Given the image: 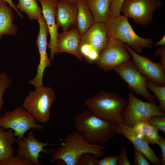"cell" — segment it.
<instances>
[{"instance_id":"f546056e","label":"cell","mask_w":165,"mask_h":165,"mask_svg":"<svg viewBox=\"0 0 165 165\" xmlns=\"http://www.w3.org/2000/svg\"><path fill=\"white\" fill-rule=\"evenodd\" d=\"M125 0H111L110 17H115L120 14L121 6Z\"/></svg>"},{"instance_id":"f1b7e54d","label":"cell","mask_w":165,"mask_h":165,"mask_svg":"<svg viewBox=\"0 0 165 165\" xmlns=\"http://www.w3.org/2000/svg\"><path fill=\"white\" fill-rule=\"evenodd\" d=\"M0 165H33L29 161L14 155L5 161L0 162Z\"/></svg>"},{"instance_id":"cb8c5ba5","label":"cell","mask_w":165,"mask_h":165,"mask_svg":"<svg viewBox=\"0 0 165 165\" xmlns=\"http://www.w3.org/2000/svg\"><path fill=\"white\" fill-rule=\"evenodd\" d=\"M147 88L151 90L155 94L159 101L158 106L165 112V86H160L153 83L149 79L146 82Z\"/></svg>"},{"instance_id":"f35d334b","label":"cell","mask_w":165,"mask_h":165,"mask_svg":"<svg viewBox=\"0 0 165 165\" xmlns=\"http://www.w3.org/2000/svg\"><path fill=\"white\" fill-rule=\"evenodd\" d=\"M165 45V35H164L162 38L155 44L156 46H163Z\"/></svg>"},{"instance_id":"7a4b0ae2","label":"cell","mask_w":165,"mask_h":165,"mask_svg":"<svg viewBox=\"0 0 165 165\" xmlns=\"http://www.w3.org/2000/svg\"><path fill=\"white\" fill-rule=\"evenodd\" d=\"M76 130L87 142L94 145L108 143L117 133L118 125L103 120L89 110L79 112L74 118Z\"/></svg>"},{"instance_id":"2e32d148","label":"cell","mask_w":165,"mask_h":165,"mask_svg":"<svg viewBox=\"0 0 165 165\" xmlns=\"http://www.w3.org/2000/svg\"><path fill=\"white\" fill-rule=\"evenodd\" d=\"M77 14L76 3H70L62 0L58 1L56 16V22L58 28H61L63 31L76 28Z\"/></svg>"},{"instance_id":"1f68e13d","label":"cell","mask_w":165,"mask_h":165,"mask_svg":"<svg viewBox=\"0 0 165 165\" xmlns=\"http://www.w3.org/2000/svg\"><path fill=\"white\" fill-rule=\"evenodd\" d=\"M134 148V158L133 163L135 165H149L143 154L136 148Z\"/></svg>"},{"instance_id":"d590c367","label":"cell","mask_w":165,"mask_h":165,"mask_svg":"<svg viewBox=\"0 0 165 165\" xmlns=\"http://www.w3.org/2000/svg\"><path fill=\"white\" fill-rule=\"evenodd\" d=\"M0 1H4L6 2L17 13L19 16L21 18H23V16L19 10L17 9L16 5L14 4L12 0H0Z\"/></svg>"},{"instance_id":"4316f807","label":"cell","mask_w":165,"mask_h":165,"mask_svg":"<svg viewBox=\"0 0 165 165\" xmlns=\"http://www.w3.org/2000/svg\"><path fill=\"white\" fill-rule=\"evenodd\" d=\"M149 124L165 133V116H156L148 120Z\"/></svg>"},{"instance_id":"5b68a950","label":"cell","mask_w":165,"mask_h":165,"mask_svg":"<svg viewBox=\"0 0 165 165\" xmlns=\"http://www.w3.org/2000/svg\"><path fill=\"white\" fill-rule=\"evenodd\" d=\"M56 98L52 88L43 86L30 92L25 97L22 106L37 121L45 123L50 119V109Z\"/></svg>"},{"instance_id":"5bb4252c","label":"cell","mask_w":165,"mask_h":165,"mask_svg":"<svg viewBox=\"0 0 165 165\" xmlns=\"http://www.w3.org/2000/svg\"><path fill=\"white\" fill-rule=\"evenodd\" d=\"M42 6V14L50 35L48 47L50 50V59H53L56 53V46L59 34L56 22L57 6L58 0H37Z\"/></svg>"},{"instance_id":"4dcf8cb0","label":"cell","mask_w":165,"mask_h":165,"mask_svg":"<svg viewBox=\"0 0 165 165\" xmlns=\"http://www.w3.org/2000/svg\"><path fill=\"white\" fill-rule=\"evenodd\" d=\"M98 159L91 153H86L80 159L79 165H97V161Z\"/></svg>"},{"instance_id":"8d00e7d4","label":"cell","mask_w":165,"mask_h":165,"mask_svg":"<svg viewBox=\"0 0 165 165\" xmlns=\"http://www.w3.org/2000/svg\"><path fill=\"white\" fill-rule=\"evenodd\" d=\"M119 156H110L108 165H118Z\"/></svg>"},{"instance_id":"9a60e30c","label":"cell","mask_w":165,"mask_h":165,"mask_svg":"<svg viewBox=\"0 0 165 165\" xmlns=\"http://www.w3.org/2000/svg\"><path fill=\"white\" fill-rule=\"evenodd\" d=\"M81 37L76 27L59 33L56 46V54L67 53L82 60V57L79 51Z\"/></svg>"},{"instance_id":"484cf974","label":"cell","mask_w":165,"mask_h":165,"mask_svg":"<svg viewBox=\"0 0 165 165\" xmlns=\"http://www.w3.org/2000/svg\"><path fill=\"white\" fill-rule=\"evenodd\" d=\"M158 129L148 123L144 139L148 144H157L160 136L158 134Z\"/></svg>"},{"instance_id":"7c38bea8","label":"cell","mask_w":165,"mask_h":165,"mask_svg":"<svg viewBox=\"0 0 165 165\" xmlns=\"http://www.w3.org/2000/svg\"><path fill=\"white\" fill-rule=\"evenodd\" d=\"M124 44L138 71L154 84L165 86V66L160 62H153L147 56L139 54Z\"/></svg>"},{"instance_id":"d6986e66","label":"cell","mask_w":165,"mask_h":165,"mask_svg":"<svg viewBox=\"0 0 165 165\" xmlns=\"http://www.w3.org/2000/svg\"><path fill=\"white\" fill-rule=\"evenodd\" d=\"M14 19L12 8L6 2L0 1V40L3 35H16L18 28L13 23Z\"/></svg>"},{"instance_id":"8fae6325","label":"cell","mask_w":165,"mask_h":165,"mask_svg":"<svg viewBox=\"0 0 165 165\" xmlns=\"http://www.w3.org/2000/svg\"><path fill=\"white\" fill-rule=\"evenodd\" d=\"M15 142L19 146L16 156L29 161L33 165H40L38 160L39 158L42 157L40 154V153L51 154L55 149V148H52L46 150L44 149V147L49 145H56L49 142L43 143L38 141L32 131H29L27 138H18L15 139Z\"/></svg>"},{"instance_id":"d4e9b609","label":"cell","mask_w":165,"mask_h":165,"mask_svg":"<svg viewBox=\"0 0 165 165\" xmlns=\"http://www.w3.org/2000/svg\"><path fill=\"white\" fill-rule=\"evenodd\" d=\"M12 82V79L4 71L0 73V117L1 116L0 111L5 102L3 99L4 93L6 90L10 86Z\"/></svg>"},{"instance_id":"52a82bcc","label":"cell","mask_w":165,"mask_h":165,"mask_svg":"<svg viewBox=\"0 0 165 165\" xmlns=\"http://www.w3.org/2000/svg\"><path fill=\"white\" fill-rule=\"evenodd\" d=\"M34 117L22 106L7 111L0 117V127L14 131L15 137L24 138V134L31 129L42 130L44 127L37 123Z\"/></svg>"},{"instance_id":"d6a6232c","label":"cell","mask_w":165,"mask_h":165,"mask_svg":"<svg viewBox=\"0 0 165 165\" xmlns=\"http://www.w3.org/2000/svg\"><path fill=\"white\" fill-rule=\"evenodd\" d=\"M131 164L128 157L126 147L122 146L120 155L119 156L118 165H130Z\"/></svg>"},{"instance_id":"e575fe53","label":"cell","mask_w":165,"mask_h":165,"mask_svg":"<svg viewBox=\"0 0 165 165\" xmlns=\"http://www.w3.org/2000/svg\"><path fill=\"white\" fill-rule=\"evenodd\" d=\"M155 53L156 56L160 57V62L165 66V47L164 46H160L156 50Z\"/></svg>"},{"instance_id":"ab89813d","label":"cell","mask_w":165,"mask_h":165,"mask_svg":"<svg viewBox=\"0 0 165 165\" xmlns=\"http://www.w3.org/2000/svg\"><path fill=\"white\" fill-rule=\"evenodd\" d=\"M64 1L72 3H76L77 0H62Z\"/></svg>"},{"instance_id":"ba28073f","label":"cell","mask_w":165,"mask_h":165,"mask_svg":"<svg viewBox=\"0 0 165 165\" xmlns=\"http://www.w3.org/2000/svg\"><path fill=\"white\" fill-rule=\"evenodd\" d=\"M131 59V56L124 43L119 40L109 38L95 63L104 71H107L113 70Z\"/></svg>"},{"instance_id":"7402d4cb","label":"cell","mask_w":165,"mask_h":165,"mask_svg":"<svg viewBox=\"0 0 165 165\" xmlns=\"http://www.w3.org/2000/svg\"><path fill=\"white\" fill-rule=\"evenodd\" d=\"M15 139L12 129L6 130L0 127V162L5 161L14 155L13 144Z\"/></svg>"},{"instance_id":"3957f363","label":"cell","mask_w":165,"mask_h":165,"mask_svg":"<svg viewBox=\"0 0 165 165\" xmlns=\"http://www.w3.org/2000/svg\"><path fill=\"white\" fill-rule=\"evenodd\" d=\"M84 103L99 118L117 125L123 124V112L127 103L117 94L102 90L86 99Z\"/></svg>"},{"instance_id":"30bf717a","label":"cell","mask_w":165,"mask_h":165,"mask_svg":"<svg viewBox=\"0 0 165 165\" xmlns=\"http://www.w3.org/2000/svg\"><path fill=\"white\" fill-rule=\"evenodd\" d=\"M159 0H125L121 12L136 24L146 26L152 21L155 11L162 5Z\"/></svg>"},{"instance_id":"ac0fdd59","label":"cell","mask_w":165,"mask_h":165,"mask_svg":"<svg viewBox=\"0 0 165 165\" xmlns=\"http://www.w3.org/2000/svg\"><path fill=\"white\" fill-rule=\"evenodd\" d=\"M109 39L105 23H94L82 36L80 44H86L100 53Z\"/></svg>"},{"instance_id":"74e56055","label":"cell","mask_w":165,"mask_h":165,"mask_svg":"<svg viewBox=\"0 0 165 165\" xmlns=\"http://www.w3.org/2000/svg\"><path fill=\"white\" fill-rule=\"evenodd\" d=\"M109 156H107L101 160H98L97 165H108Z\"/></svg>"},{"instance_id":"836d02e7","label":"cell","mask_w":165,"mask_h":165,"mask_svg":"<svg viewBox=\"0 0 165 165\" xmlns=\"http://www.w3.org/2000/svg\"><path fill=\"white\" fill-rule=\"evenodd\" d=\"M157 144L160 148L162 155L160 159L161 164L162 165H165V139L163 137L160 136V139Z\"/></svg>"},{"instance_id":"e0dca14e","label":"cell","mask_w":165,"mask_h":165,"mask_svg":"<svg viewBox=\"0 0 165 165\" xmlns=\"http://www.w3.org/2000/svg\"><path fill=\"white\" fill-rule=\"evenodd\" d=\"M117 133L120 134L128 139L135 147L141 152L153 164L161 165L160 159L155 154L154 150L143 139L138 137L132 128L123 124L118 125Z\"/></svg>"},{"instance_id":"4fadbf2b","label":"cell","mask_w":165,"mask_h":165,"mask_svg":"<svg viewBox=\"0 0 165 165\" xmlns=\"http://www.w3.org/2000/svg\"><path fill=\"white\" fill-rule=\"evenodd\" d=\"M38 21L39 24V29L36 44L39 51L40 61L37 67L35 76L28 82L29 84L34 86L35 88L43 86L42 80L44 70L46 67L51 65V61L48 57L46 51L47 38L49 34V30L42 15Z\"/></svg>"},{"instance_id":"ffe728a7","label":"cell","mask_w":165,"mask_h":165,"mask_svg":"<svg viewBox=\"0 0 165 165\" xmlns=\"http://www.w3.org/2000/svg\"><path fill=\"white\" fill-rule=\"evenodd\" d=\"M76 5L77 8L76 28L80 35L82 36L95 22L85 0H77Z\"/></svg>"},{"instance_id":"6da1fadb","label":"cell","mask_w":165,"mask_h":165,"mask_svg":"<svg viewBox=\"0 0 165 165\" xmlns=\"http://www.w3.org/2000/svg\"><path fill=\"white\" fill-rule=\"evenodd\" d=\"M62 140L63 142L51 154V163L61 160L67 165H79L80 159L84 154L91 153L99 159L104 156V150L107 148L87 142L76 130L68 134Z\"/></svg>"},{"instance_id":"8992f818","label":"cell","mask_w":165,"mask_h":165,"mask_svg":"<svg viewBox=\"0 0 165 165\" xmlns=\"http://www.w3.org/2000/svg\"><path fill=\"white\" fill-rule=\"evenodd\" d=\"M128 102L123 112V125L131 128L138 122L148 120L156 116H165V112L155 102L144 101L137 97L130 91Z\"/></svg>"},{"instance_id":"9c48e42d","label":"cell","mask_w":165,"mask_h":165,"mask_svg":"<svg viewBox=\"0 0 165 165\" xmlns=\"http://www.w3.org/2000/svg\"><path fill=\"white\" fill-rule=\"evenodd\" d=\"M113 70L126 82L131 91L142 96L148 101L155 102L156 97L149 92L146 86L148 79L138 71L132 60L122 64Z\"/></svg>"},{"instance_id":"603a6c76","label":"cell","mask_w":165,"mask_h":165,"mask_svg":"<svg viewBox=\"0 0 165 165\" xmlns=\"http://www.w3.org/2000/svg\"><path fill=\"white\" fill-rule=\"evenodd\" d=\"M16 7L18 10L26 13L31 21L38 20L42 15V8L37 0H18Z\"/></svg>"},{"instance_id":"83f0119b","label":"cell","mask_w":165,"mask_h":165,"mask_svg":"<svg viewBox=\"0 0 165 165\" xmlns=\"http://www.w3.org/2000/svg\"><path fill=\"white\" fill-rule=\"evenodd\" d=\"M148 125V120H141L137 123L132 128L138 137L144 139Z\"/></svg>"},{"instance_id":"277c9868","label":"cell","mask_w":165,"mask_h":165,"mask_svg":"<svg viewBox=\"0 0 165 165\" xmlns=\"http://www.w3.org/2000/svg\"><path fill=\"white\" fill-rule=\"evenodd\" d=\"M105 24L109 38L121 41L137 53L142 52L145 48H152V40L138 35L129 22L128 18L124 15L109 16Z\"/></svg>"},{"instance_id":"44dd1931","label":"cell","mask_w":165,"mask_h":165,"mask_svg":"<svg viewBox=\"0 0 165 165\" xmlns=\"http://www.w3.org/2000/svg\"><path fill=\"white\" fill-rule=\"evenodd\" d=\"M95 23H105L109 17L111 0H85Z\"/></svg>"}]
</instances>
